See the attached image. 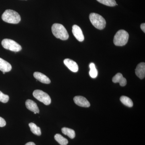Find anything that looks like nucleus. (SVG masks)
I'll return each mask as SVG.
<instances>
[{"label":"nucleus","instance_id":"nucleus-1","mask_svg":"<svg viewBox=\"0 0 145 145\" xmlns=\"http://www.w3.org/2000/svg\"><path fill=\"white\" fill-rule=\"evenodd\" d=\"M2 19L6 22L12 24H18L21 20L20 14L11 9L6 10L2 16Z\"/></svg>","mask_w":145,"mask_h":145},{"label":"nucleus","instance_id":"nucleus-2","mask_svg":"<svg viewBox=\"0 0 145 145\" xmlns=\"http://www.w3.org/2000/svg\"><path fill=\"white\" fill-rule=\"evenodd\" d=\"M52 31L55 37L63 40H67L69 37L67 30L61 24H54L52 26Z\"/></svg>","mask_w":145,"mask_h":145},{"label":"nucleus","instance_id":"nucleus-3","mask_svg":"<svg viewBox=\"0 0 145 145\" xmlns=\"http://www.w3.org/2000/svg\"><path fill=\"white\" fill-rule=\"evenodd\" d=\"M129 37V35L127 31L123 29L119 30L114 35V44L117 46H123L127 43Z\"/></svg>","mask_w":145,"mask_h":145},{"label":"nucleus","instance_id":"nucleus-4","mask_svg":"<svg viewBox=\"0 0 145 145\" xmlns=\"http://www.w3.org/2000/svg\"><path fill=\"white\" fill-rule=\"evenodd\" d=\"M89 18L91 24L96 28L103 29L105 27L106 24L105 20L99 14L94 13H90Z\"/></svg>","mask_w":145,"mask_h":145},{"label":"nucleus","instance_id":"nucleus-5","mask_svg":"<svg viewBox=\"0 0 145 145\" xmlns=\"http://www.w3.org/2000/svg\"><path fill=\"white\" fill-rule=\"evenodd\" d=\"M1 44L4 48L13 52H19L22 49L20 45L11 39H4L2 41Z\"/></svg>","mask_w":145,"mask_h":145},{"label":"nucleus","instance_id":"nucleus-6","mask_svg":"<svg viewBox=\"0 0 145 145\" xmlns=\"http://www.w3.org/2000/svg\"><path fill=\"white\" fill-rule=\"evenodd\" d=\"M33 95L34 98L46 105H48L51 103V98L47 93L39 89L34 90L33 93Z\"/></svg>","mask_w":145,"mask_h":145},{"label":"nucleus","instance_id":"nucleus-7","mask_svg":"<svg viewBox=\"0 0 145 145\" xmlns=\"http://www.w3.org/2000/svg\"><path fill=\"white\" fill-rule=\"evenodd\" d=\"M73 101L76 105L83 107H89L90 105L87 99L82 96H76L73 99Z\"/></svg>","mask_w":145,"mask_h":145},{"label":"nucleus","instance_id":"nucleus-8","mask_svg":"<svg viewBox=\"0 0 145 145\" xmlns=\"http://www.w3.org/2000/svg\"><path fill=\"white\" fill-rule=\"evenodd\" d=\"M72 33L75 38L79 41L82 42L84 40V37L82 29L78 25H74L72 26Z\"/></svg>","mask_w":145,"mask_h":145},{"label":"nucleus","instance_id":"nucleus-9","mask_svg":"<svg viewBox=\"0 0 145 145\" xmlns=\"http://www.w3.org/2000/svg\"><path fill=\"white\" fill-rule=\"evenodd\" d=\"M64 63L72 72H78L79 69L78 65L73 60L69 59H65L64 60Z\"/></svg>","mask_w":145,"mask_h":145},{"label":"nucleus","instance_id":"nucleus-10","mask_svg":"<svg viewBox=\"0 0 145 145\" xmlns=\"http://www.w3.org/2000/svg\"><path fill=\"white\" fill-rule=\"evenodd\" d=\"M135 74L140 79H143L145 76V63H141L137 65L135 69Z\"/></svg>","mask_w":145,"mask_h":145},{"label":"nucleus","instance_id":"nucleus-11","mask_svg":"<svg viewBox=\"0 0 145 145\" xmlns=\"http://www.w3.org/2000/svg\"><path fill=\"white\" fill-rule=\"evenodd\" d=\"M34 76L36 80L43 84H49L51 82V81L49 78L41 72H34Z\"/></svg>","mask_w":145,"mask_h":145},{"label":"nucleus","instance_id":"nucleus-12","mask_svg":"<svg viewBox=\"0 0 145 145\" xmlns=\"http://www.w3.org/2000/svg\"><path fill=\"white\" fill-rule=\"evenodd\" d=\"M25 106L29 110L34 112H36L37 113H39L40 110L39 107L37 104L34 101L29 99L27 100L25 102Z\"/></svg>","mask_w":145,"mask_h":145},{"label":"nucleus","instance_id":"nucleus-13","mask_svg":"<svg viewBox=\"0 0 145 145\" xmlns=\"http://www.w3.org/2000/svg\"><path fill=\"white\" fill-rule=\"evenodd\" d=\"M112 81L114 83H119L121 86H125L127 84L126 79L124 78L121 73H118L112 78Z\"/></svg>","mask_w":145,"mask_h":145},{"label":"nucleus","instance_id":"nucleus-14","mask_svg":"<svg viewBox=\"0 0 145 145\" xmlns=\"http://www.w3.org/2000/svg\"><path fill=\"white\" fill-rule=\"evenodd\" d=\"M12 69L11 65L8 62L0 58V70L3 72H8Z\"/></svg>","mask_w":145,"mask_h":145},{"label":"nucleus","instance_id":"nucleus-15","mask_svg":"<svg viewBox=\"0 0 145 145\" xmlns=\"http://www.w3.org/2000/svg\"><path fill=\"white\" fill-rule=\"evenodd\" d=\"M29 126L30 127L31 131L32 133H34L35 135L40 136L41 135V131L40 128L39 127L37 126L35 123H31L29 124Z\"/></svg>","mask_w":145,"mask_h":145},{"label":"nucleus","instance_id":"nucleus-16","mask_svg":"<svg viewBox=\"0 0 145 145\" xmlns=\"http://www.w3.org/2000/svg\"><path fill=\"white\" fill-rule=\"evenodd\" d=\"M62 132L65 135H67L71 139H73L75 136V131L73 129L63 127L62 129Z\"/></svg>","mask_w":145,"mask_h":145},{"label":"nucleus","instance_id":"nucleus-17","mask_svg":"<svg viewBox=\"0 0 145 145\" xmlns=\"http://www.w3.org/2000/svg\"><path fill=\"white\" fill-rule=\"evenodd\" d=\"M121 102L129 107H132L133 106V102L129 98L126 96H122L120 98Z\"/></svg>","mask_w":145,"mask_h":145},{"label":"nucleus","instance_id":"nucleus-18","mask_svg":"<svg viewBox=\"0 0 145 145\" xmlns=\"http://www.w3.org/2000/svg\"><path fill=\"white\" fill-rule=\"evenodd\" d=\"M54 139L61 145H67L68 143L67 139L60 134H57L54 136Z\"/></svg>","mask_w":145,"mask_h":145},{"label":"nucleus","instance_id":"nucleus-19","mask_svg":"<svg viewBox=\"0 0 145 145\" xmlns=\"http://www.w3.org/2000/svg\"><path fill=\"white\" fill-rule=\"evenodd\" d=\"M90 68L89 74L90 77L92 78H95L98 76V72L95 66V65L93 63H91L89 65Z\"/></svg>","mask_w":145,"mask_h":145},{"label":"nucleus","instance_id":"nucleus-20","mask_svg":"<svg viewBox=\"0 0 145 145\" xmlns=\"http://www.w3.org/2000/svg\"><path fill=\"white\" fill-rule=\"evenodd\" d=\"M99 2L109 7H114L117 5L115 0H97Z\"/></svg>","mask_w":145,"mask_h":145},{"label":"nucleus","instance_id":"nucleus-21","mask_svg":"<svg viewBox=\"0 0 145 145\" xmlns=\"http://www.w3.org/2000/svg\"><path fill=\"white\" fill-rule=\"evenodd\" d=\"M9 99L8 95L5 94L0 91V102L5 103L8 102Z\"/></svg>","mask_w":145,"mask_h":145},{"label":"nucleus","instance_id":"nucleus-22","mask_svg":"<svg viewBox=\"0 0 145 145\" xmlns=\"http://www.w3.org/2000/svg\"><path fill=\"white\" fill-rule=\"evenodd\" d=\"M6 125V122L4 119L2 117H0V127L5 126Z\"/></svg>","mask_w":145,"mask_h":145},{"label":"nucleus","instance_id":"nucleus-23","mask_svg":"<svg viewBox=\"0 0 145 145\" xmlns=\"http://www.w3.org/2000/svg\"><path fill=\"white\" fill-rule=\"evenodd\" d=\"M140 27H141V28L142 30L144 31V33H145V24H142L140 25Z\"/></svg>","mask_w":145,"mask_h":145},{"label":"nucleus","instance_id":"nucleus-24","mask_svg":"<svg viewBox=\"0 0 145 145\" xmlns=\"http://www.w3.org/2000/svg\"><path fill=\"white\" fill-rule=\"evenodd\" d=\"M25 145H36L35 144V143L34 142H28L26 144H25Z\"/></svg>","mask_w":145,"mask_h":145},{"label":"nucleus","instance_id":"nucleus-25","mask_svg":"<svg viewBox=\"0 0 145 145\" xmlns=\"http://www.w3.org/2000/svg\"><path fill=\"white\" fill-rule=\"evenodd\" d=\"M3 72V74H5V72Z\"/></svg>","mask_w":145,"mask_h":145},{"label":"nucleus","instance_id":"nucleus-26","mask_svg":"<svg viewBox=\"0 0 145 145\" xmlns=\"http://www.w3.org/2000/svg\"><path fill=\"white\" fill-rule=\"evenodd\" d=\"M36 113H36V112H34V114H36Z\"/></svg>","mask_w":145,"mask_h":145}]
</instances>
